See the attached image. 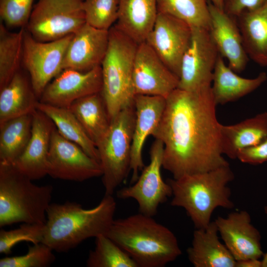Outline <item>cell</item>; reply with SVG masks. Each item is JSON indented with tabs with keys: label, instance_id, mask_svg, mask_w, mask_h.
Masks as SVG:
<instances>
[{
	"label": "cell",
	"instance_id": "d590c367",
	"mask_svg": "<svg viewBox=\"0 0 267 267\" xmlns=\"http://www.w3.org/2000/svg\"><path fill=\"white\" fill-rule=\"evenodd\" d=\"M33 2L34 0H0V16L5 25L25 28Z\"/></svg>",
	"mask_w": 267,
	"mask_h": 267
},
{
	"label": "cell",
	"instance_id": "ba28073f",
	"mask_svg": "<svg viewBox=\"0 0 267 267\" xmlns=\"http://www.w3.org/2000/svg\"><path fill=\"white\" fill-rule=\"evenodd\" d=\"M82 0H38L25 27L38 41L49 42L77 32L86 22Z\"/></svg>",
	"mask_w": 267,
	"mask_h": 267
},
{
	"label": "cell",
	"instance_id": "b9f144b4",
	"mask_svg": "<svg viewBox=\"0 0 267 267\" xmlns=\"http://www.w3.org/2000/svg\"><path fill=\"white\" fill-rule=\"evenodd\" d=\"M264 211L266 215H267V206L264 207Z\"/></svg>",
	"mask_w": 267,
	"mask_h": 267
},
{
	"label": "cell",
	"instance_id": "9a60e30c",
	"mask_svg": "<svg viewBox=\"0 0 267 267\" xmlns=\"http://www.w3.org/2000/svg\"><path fill=\"white\" fill-rule=\"evenodd\" d=\"M102 88L101 66L86 72L65 69L47 85L39 101L68 108L80 98L101 92Z\"/></svg>",
	"mask_w": 267,
	"mask_h": 267
},
{
	"label": "cell",
	"instance_id": "e0dca14e",
	"mask_svg": "<svg viewBox=\"0 0 267 267\" xmlns=\"http://www.w3.org/2000/svg\"><path fill=\"white\" fill-rule=\"evenodd\" d=\"M32 134L22 154L12 163L31 180L47 175V158L52 132L55 127L46 115L37 109L32 114Z\"/></svg>",
	"mask_w": 267,
	"mask_h": 267
},
{
	"label": "cell",
	"instance_id": "4fadbf2b",
	"mask_svg": "<svg viewBox=\"0 0 267 267\" xmlns=\"http://www.w3.org/2000/svg\"><path fill=\"white\" fill-rule=\"evenodd\" d=\"M192 28L172 16L158 12L145 42L178 78L182 56L190 42Z\"/></svg>",
	"mask_w": 267,
	"mask_h": 267
},
{
	"label": "cell",
	"instance_id": "cb8c5ba5",
	"mask_svg": "<svg viewBox=\"0 0 267 267\" xmlns=\"http://www.w3.org/2000/svg\"><path fill=\"white\" fill-rule=\"evenodd\" d=\"M221 133L223 154L230 159H236L239 151L257 145L267 137V112L236 124H222Z\"/></svg>",
	"mask_w": 267,
	"mask_h": 267
},
{
	"label": "cell",
	"instance_id": "484cf974",
	"mask_svg": "<svg viewBox=\"0 0 267 267\" xmlns=\"http://www.w3.org/2000/svg\"><path fill=\"white\" fill-rule=\"evenodd\" d=\"M237 19L248 57L260 66H267V1L258 8L244 11Z\"/></svg>",
	"mask_w": 267,
	"mask_h": 267
},
{
	"label": "cell",
	"instance_id": "7402d4cb",
	"mask_svg": "<svg viewBox=\"0 0 267 267\" xmlns=\"http://www.w3.org/2000/svg\"><path fill=\"white\" fill-rule=\"evenodd\" d=\"M158 13L157 0H119L114 26L140 44L146 41Z\"/></svg>",
	"mask_w": 267,
	"mask_h": 267
},
{
	"label": "cell",
	"instance_id": "7c38bea8",
	"mask_svg": "<svg viewBox=\"0 0 267 267\" xmlns=\"http://www.w3.org/2000/svg\"><path fill=\"white\" fill-rule=\"evenodd\" d=\"M47 175L54 178L82 182L102 176V170L99 162L63 137L55 126L50 138Z\"/></svg>",
	"mask_w": 267,
	"mask_h": 267
},
{
	"label": "cell",
	"instance_id": "8d00e7d4",
	"mask_svg": "<svg viewBox=\"0 0 267 267\" xmlns=\"http://www.w3.org/2000/svg\"><path fill=\"white\" fill-rule=\"evenodd\" d=\"M240 162L258 165L267 161V137L260 143L239 151L237 158Z\"/></svg>",
	"mask_w": 267,
	"mask_h": 267
},
{
	"label": "cell",
	"instance_id": "f35d334b",
	"mask_svg": "<svg viewBox=\"0 0 267 267\" xmlns=\"http://www.w3.org/2000/svg\"><path fill=\"white\" fill-rule=\"evenodd\" d=\"M236 267H262L259 259H247L236 261Z\"/></svg>",
	"mask_w": 267,
	"mask_h": 267
},
{
	"label": "cell",
	"instance_id": "3957f363",
	"mask_svg": "<svg viewBox=\"0 0 267 267\" xmlns=\"http://www.w3.org/2000/svg\"><path fill=\"white\" fill-rule=\"evenodd\" d=\"M152 217L139 213L114 220L106 234L137 267H163L182 253L174 233Z\"/></svg>",
	"mask_w": 267,
	"mask_h": 267
},
{
	"label": "cell",
	"instance_id": "30bf717a",
	"mask_svg": "<svg viewBox=\"0 0 267 267\" xmlns=\"http://www.w3.org/2000/svg\"><path fill=\"white\" fill-rule=\"evenodd\" d=\"M191 28L190 42L181 62L178 88L195 91L211 87L220 53L208 29Z\"/></svg>",
	"mask_w": 267,
	"mask_h": 267
},
{
	"label": "cell",
	"instance_id": "d6986e66",
	"mask_svg": "<svg viewBox=\"0 0 267 267\" xmlns=\"http://www.w3.org/2000/svg\"><path fill=\"white\" fill-rule=\"evenodd\" d=\"M209 32L220 55L236 73L243 71L248 61L237 18L214 6L209 1Z\"/></svg>",
	"mask_w": 267,
	"mask_h": 267
},
{
	"label": "cell",
	"instance_id": "9c48e42d",
	"mask_svg": "<svg viewBox=\"0 0 267 267\" xmlns=\"http://www.w3.org/2000/svg\"><path fill=\"white\" fill-rule=\"evenodd\" d=\"M73 35L54 41L41 42L25 29L22 64L29 73L39 100L47 85L63 70L65 56Z\"/></svg>",
	"mask_w": 267,
	"mask_h": 267
},
{
	"label": "cell",
	"instance_id": "83f0119b",
	"mask_svg": "<svg viewBox=\"0 0 267 267\" xmlns=\"http://www.w3.org/2000/svg\"><path fill=\"white\" fill-rule=\"evenodd\" d=\"M37 109L52 121L59 133L76 143L90 157L100 163L98 151L75 115L68 109L54 106L39 101Z\"/></svg>",
	"mask_w": 267,
	"mask_h": 267
},
{
	"label": "cell",
	"instance_id": "d6a6232c",
	"mask_svg": "<svg viewBox=\"0 0 267 267\" xmlns=\"http://www.w3.org/2000/svg\"><path fill=\"white\" fill-rule=\"evenodd\" d=\"M119 6V0H85L86 22L95 28L109 30L117 20Z\"/></svg>",
	"mask_w": 267,
	"mask_h": 267
},
{
	"label": "cell",
	"instance_id": "ffe728a7",
	"mask_svg": "<svg viewBox=\"0 0 267 267\" xmlns=\"http://www.w3.org/2000/svg\"><path fill=\"white\" fill-rule=\"evenodd\" d=\"M166 99L157 96L136 95L134 98L135 121L131 151V183L138 178V172L143 168L142 150L144 144L152 135L162 118Z\"/></svg>",
	"mask_w": 267,
	"mask_h": 267
},
{
	"label": "cell",
	"instance_id": "7bdbcfd3",
	"mask_svg": "<svg viewBox=\"0 0 267 267\" xmlns=\"http://www.w3.org/2000/svg\"><path fill=\"white\" fill-rule=\"evenodd\" d=\"M83 1L85 0H82Z\"/></svg>",
	"mask_w": 267,
	"mask_h": 267
},
{
	"label": "cell",
	"instance_id": "1f68e13d",
	"mask_svg": "<svg viewBox=\"0 0 267 267\" xmlns=\"http://www.w3.org/2000/svg\"><path fill=\"white\" fill-rule=\"evenodd\" d=\"M88 267H137L132 258L106 234L95 237V246L86 263Z\"/></svg>",
	"mask_w": 267,
	"mask_h": 267
},
{
	"label": "cell",
	"instance_id": "d4e9b609",
	"mask_svg": "<svg viewBox=\"0 0 267 267\" xmlns=\"http://www.w3.org/2000/svg\"><path fill=\"white\" fill-rule=\"evenodd\" d=\"M39 101L30 79L19 71L0 89V125L12 119L32 114Z\"/></svg>",
	"mask_w": 267,
	"mask_h": 267
},
{
	"label": "cell",
	"instance_id": "5b68a950",
	"mask_svg": "<svg viewBox=\"0 0 267 267\" xmlns=\"http://www.w3.org/2000/svg\"><path fill=\"white\" fill-rule=\"evenodd\" d=\"M53 187L37 185L12 164L0 162V227L15 223L44 224Z\"/></svg>",
	"mask_w": 267,
	"mask_h": 267
},
{
	"label": "cell",
	"instance_id": "60d3db41",
	"mask_svg": "<svg viewBox=\"0 0 267 267\" xmlns=\"http://www.w3.org/2000/svg\"><path fill=\"white\" fill-rule=\"evenodd\" d=\"M261 263L262 267H267V252L265 254H263Z\"/></svg>",
	"mask_w": 267,
	"mask_h": 267
},
{
	"label": "cell",
	"instance_id": "74e56055",
	"mask_svg": "<svg viewBox=\"0 0 267 267\" xmlns=\"http://www.w3.org/2000/svg\"><path fill=\"white\" fill-rule=\"evenodd\" d=\"M267 0H225L223 10L228 15L237 18L245 10H252L264 4Z\"/></svg>",
	"mask_w": 267,
	"mask_h": 267
},
{
	"label": "cell",
	"instance_id": "52a82bcc",
	"mask_svg": "<svg viewBox=\"0 0 267 267\" xmlns=\"http://www.w3.org/2000/svg\"><path fill=\"white\" fill-rule=\"evenodd\" d=\"M135 121L134 103L113 118L106 134L97 146L106 195H113L131 171Z\"/></svg>",
	"mask_w": 267,
	"mask_h": 267
},
{
	"label": "cell",
	"instance_id": "603a6c76",
	"mask_svg": "<svg viewBox=\"0 0 267 267\" xmlns=\"http://www.w3.org/2000/svg\"><path fill=\"white\" fill-rule=\"evenodd\" d=\"M267 80L265 72L252 79L238 76L219 54L213 72L212 92L216 105L236 101L253 92Z\"/></svg>",
	"mask_w": 267,
	"mask_h": 267
},
{
	"label": "cell",
	"instance_id": "7a4b0ae2",
	"mask_svg": "<svg viewBox=\"0 0 267 267\" xmlns=\"http://www.w3.org/2000/svg\"><path fill=\"white\" fill-rule=\"evenodd\" d=\"M116 208L115 200L110 195H104L97 205L89 209L74 202L51 203L42 242L53 251L67 252L86 239L106 234Z\"/></svg>",
	"mask_w": 267,
	"mask_h": 267
},
{
	"label": "cell",
	"instance_id": "2e32d148",
	"mask_svg": "<svg viewBox=\"0 0 267 267\" xmlns=\"http://www.w3.org/2000/svg\"><path fill=\"white\" fill-rule=\"evenodd\" d=\"M219 234L236 261L260 259L263 256L259 231L246 211L233 212L214 221Z\"/></svg>",
	"mask_w": 267,
	"mask_h": 267
},
{
	"label": "cell",
	"instance_id": "5bb4252c",
	"mask_svg": "<svg viewBox=\"0 0 267 267\" xmlns=\"http://www.w3.org/2000/svg\"><path fill=\"white\" fill-rule=\"evenodd\" d=\"M178 83L179 78L146 42L138 44L133 74L135 96H157L166 98L178 88Z\"/></svg>",
	"mask_w": 267,
	"mask_h": 267
},
{
	"label": "cell",
	"instance_id": "836d02e7",
	"mask_svg": "<svg viewBox=\"0 0 267 267\" xmlns=\"http://www.w3.org/2000/svg\"><path fill=\"white\" fill-rule=\"evenodd\" d=\"M44 224L23 223L19 227L0 231V253L9 254L12 248L21 242L33 244L41 243L44 230Z\"/></svg>",
	"mask_w": 267,
	"mask_h": 267
},
{
	"label": "cell",
	"instance_id": "e575fe53",
	"mask_svg": "<svg viewBox=\"0 0 267 267\" xmlns=\"http://www.w3.org/2000/svg\"><path fill=\"white\" fill-rule=\"evenodd\" d=\"M53 250L41 242L29 246L21 256L6 257L0 260V267H47L55 260Z\"/></svg>",
	"mask_w": 267,
	"mask_h": 267
},
{
	"label": "cell",
	"instance_id": "4dcf8cb0",
	"mask_svg": "<svg viewBox=\"0 0 267 267\" xmlns=\"http://www.w3.org/2000/svg\"><path fill=\"white\" fill-rule=\"evenodd\" d=\"M158 12L180 19L191 27L209 30V0H157Z\"/></svg>",
	"mask_w": 267,
	"mask_h": 267
},
{
	"label": "cell",
	"instance_id": "ab89813d",
	"mask_svg": "<svg viewBox=\"0 0 267 267\" xmlns=\"http://www.w3.org/2000/svg\"><path fill=\"white\" fill-rule=\"evenodd\" d=\"M225 0H209V1L216 7L223 10V5Z\"/></svg>",
	"mask_w": 267,
	"mask_h": 267
},
{
	"label": "cell",
	"instance_id": "f546056e",
	"mask_svg": "<svg viewBox=\"0 0 267 267\" xmlns=\"http://www.w3.org/2000/svg\"><path fill=\"white\" fill-rule=\"evenodd\" d=\"M25 28L9 32L0 24V89L20 71L22 63Z\"/></svg>",
	"mask_w": 267,
	"mask_h": 267
},
{
	"label": "cell",
	"instance_id": "f1b7e54d",
	"mask_svg": "<svg viewBox=\"0 0 267 267\" xmlns=\"http://www.w3.org/2000/svg\"><path fill=\"white\" fill-rule=\"evenodd\" d=\"M32 114L12 119L0 125V163L12 164L25 149L32 134Z\"/></svg>",
	"mask_w": 267,
	"mask_h": 267
},
{
	"label": "cell",
	"instance_id": "4316f807",
	"mask_svg": "<svg viewBox=\"0 0 267 267\" xmlns=\"http://www.w3.org/2000/svg\"><path fill=\"white\" fill-rule=\"evenodd\" d=\"M68 109L75 115L97 147L111 124L101 92L80 98L73 103Z\"/></svg>",
	"mask_w": 267,
	"mask_h": 267
},
{
	"label": "cell",
	"instance_id": "8992f818",
	"mask_svg": "<svg viewBox=\"0 0 267 267\" xmlns=\"http://www.w3.org/2000/svg\"><path fill=\"white\" fill-rule=\"evenodd\" d=\"M138 45L114 25L109 29L108 48L100 66L101 94L111 121L134 103L133 74Z\"/></svg>",
	"mask_w": 267,
	"mask_h": 267
},
{
	"label": "cell",
	"instance_id": "8fae6325",
	"mask_svg": "<svg viewBox=\"0 0 267 267\" xmlns=\"http://www.w3.org/2000/svg\"><path fill=\"white\" fill-rule=\"evenodd\" d=\"M163 151V142L155 139L150 150V162L143 167L137 180L132 185L117 191L119 198L134 199L138 204L139 212L151 217L155 216L159 205L172 195L171 186L161 175Z\"/></svg>",
	"mask_w": 267,
	"mask_h": 267
},
{
	"label": "cell",
	"instance_id": "44dd1931",
	"mask_svg": "<svg viewBox=\"0 0 267 267\" xmlns=\"http://www.w3.org/2000/svg\"><path fill=\"white\" fill-rule=\"evenodd\" d=\"M218 234L215 222L205 228L194 230L187 254L195 267H236V260L220 241Z\"/></svg>",
	"mask_w": 267,
	"mask_h": 267
},
{
	"label": "cell",
	"instance_id": "277c9868",
	"mask_svg": "<svg viewBox=\"0 0 267 267\" xmlns=\"http://www.w3.org/2000/svg\"><path fill=\"white\" fill-rule=\"evenodd\" d=\"M234 178L229 165L210 171L170 178L173 206L183 208L196 228H204L211 222L218 207L232 209L231 190L228 184Z\"/></svg>",
	"mask_w": 267,
	"mask_h": 267
},
{
	"label": "cell",
	"instance_id": "ac0fdd59",
	"mask_svg": "<svg viewBox=\"0 0 267 267\" xmlns=\"http://www.w3.org/2000/svg\"><path fill=\"white\" fill-rule=\"evenodd\" d=\"M108 42L109 30L97 29L86 23L73 35L65 56L63 69L86 72L100 66Z\"/></svg>",
	"mask_w": 267,
	"mask_h": 267
},
{
	"label": "cell",
	"instance_id": "6da1fadb",
	"mask_svg": "<svg viewBox=\"0 0 267 267\" xmlns=\"http://www.w3.org/2000/svg\"><path fill=\"white\" fill-rule=\"evenodd\" d=\"M166 99L152 135L163 143V168L178 178L229 165L222 155L212 87L195 91L177 88Z\"/></svg>",
	"mask_w": 267,
	"mask_h": 267
}]
</instances>
